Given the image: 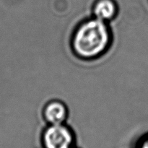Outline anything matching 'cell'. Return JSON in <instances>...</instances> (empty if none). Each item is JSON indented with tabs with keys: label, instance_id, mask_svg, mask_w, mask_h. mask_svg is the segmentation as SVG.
I'll return each instance as SVG.
<instances>
[{
	"label": "cell",
	"instance_id": "2",
	"mask_svg": "<svg viewBox=\"0 0 148 148\" xmlns=\"http://www.w3.org/2000/svg\"><path fill=\"white\" fill-rule=\"evenodd\" d=\"M42 148H72L76 145V135L65 124L49 125L42 132Z\"/></svg>",
	"mask_w": 148,
	"mask_h": 148
},
{
	"label": "cell",
	"instance_id": "1",
	"mask_svg": "<svg viewBox=\"0 0 148 148\" xmlns=\"http://www.w3.org/2000/svg\"><path fill=\"white\" fill-rule=\"evenodd\" d=\"M112 41L108 23L93 18L85 20L75 30L72 46L75 54L82 59H93L103 54Z\"/></svg>",
	"mask_w": 148,
	"mask_h": 148
},
{
	"label": "cell",
	"instance_id": "6",
	"mask_svg": "<svg viewBox=\"0 0 148 148\" xmlns=\"http://www.w3.org/2000/svg\"><path fill=\"white\" fill-rule=\"evenodd\" d=\"M72 148H80V147H77V145H75V147H73Z\"/></svg>",
	"mask_w": 148,
	"mask_h": 148
},
{
	"label": "cell",
	"instance_id": "4",
	"mask_svg": "<svg viewBox=\"0 0 148 148\" xmlns=\"http://www.w3.org/2000/svg\"><path fill=\"white\" fill-rule=\"evenodd\" d=\"M93 17L108 23L118 13V6L114 0H97L92 7Z\"/></svg>",
	"mask_w": 148,
	"mask_h": 148
},
{
	"label": "cell",
	"instance_id": "3",
	"mask_svg": "<svg viewBox=\"0 0 148 148\" xmlns=\"http://www.w3.org/2000/svg\"><path fill=\"white\" fill-rule=\"evenodd\" d=\"M43 116L49 125L65 124L68 118V109L62 101L53 100L46 104Z\"/></svg>",
	"mask_w": 148,
	"mask_h": 148
},
{
	"label": "cell",
	"instance_id": "5",
	"mask_svg": "<svg viewBox=\"0 0 148 148\" xmlns=\"http://www.w3.org/2000/svg\"><path fill=\"white\" fill-rule=\"evenodd\" d=\"M137 148H148V137H145L138 143Z\"/></svg>",
	"mask_w": 148,
	"mask_h": 148
}]
</instances>
